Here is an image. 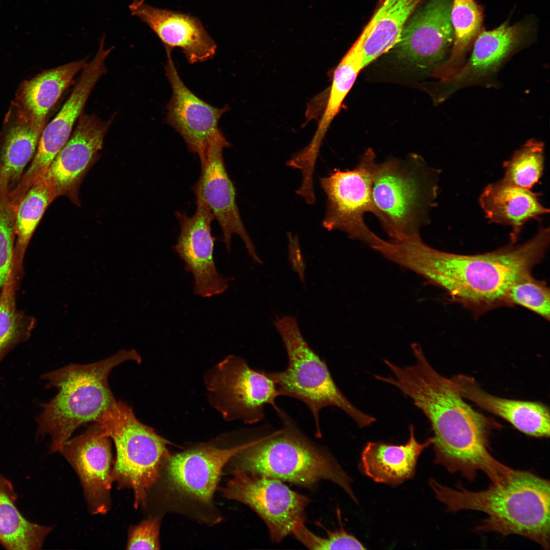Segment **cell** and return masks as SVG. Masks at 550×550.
I'll return each instance as SVG.
<instances>
[{
    "label": "cell",
    "instance_id": "cell-1",
    "mask_svg": "<svg viewBox=\"0 0 550 550\" xmlns=\"http://www.w3.org/2000/svg\"><path fill=\"white\" fill-rule=\"evenodd\" d=\"M411 347L414 364L401 367L384 359L393 376L375 375V378L399 389L428 418L434 433L436 464L470 481L481 471L491 483H499L511 468L490 452L488 420L464 401L451 378L431 366L418 343Z\"/></svg>",
    "mask_w": 550,
    "mask_h": 550
},
{
    "label": "cell",
    "instance_id": "cell-2",
    "mask_svg": "<svg viewBox=\"0 0 550 550\" xmlns=\"http://www.w3.org/2000/svg\"><path fill=\"white\" fill-rule=\"evenodd\" d=\"M549 244V229L541 227L534 237L521 244L511 243L492 252L466 255L433 248L419 235L398 244L395 261L444 290L452 301L478 317L498 307L509 306L510 287L531 273L543 258Z\"/></svg>",
    "mask_w": 550,
    "mask_h": 550
},
{
    "label": "cell",
    "instance_id": "cell-3",
    "mask_svg": "<svg viewBox=\"0 0 550 550\" xmlns=\"http://www.w3.org/2000/svg\"><path fill=\"white\" fill-rule=\"evenodd\" d=\"M429 483L448 511L471 510L486 515L476 527L477 532L518 535L549 549L548 480L529 471L512 469L502 482L479 491L469 490L460 484L452 488L433 479Z\"/></svg>",
    "mask_w": 550,
    "mask_h": 550
},
{
    "label": "cell",
    "instance_id": "cell-4",
    "mask_svg": "<svg viewBox=\"0 0 550 550\" xmlns=\"http://www.w3.org/2000/svg\"><path fill=\"white\" fill-rule=\"evenodd\" d=\"M128 361L140 362L135 350H122L90 364H71L41 376L46 387L58 390L52 399L41 404L36 418L38 435L50 437V452H60L76 429L89 422L98 423L114 407L117 401L108 376L113 368Z\"/></svg>",
    "mask_w": 550,
    "mask_h": 550
},
{
    "label": "cell",
    "instance_id": "cell-5",
    "mask_svg": "<svg viewBox=\"0 0 550 550\" xmlns=\"http://www.w3.org/2000/svg\"><path fill=\"white\" fill-rule=\"evenodd\" d=\"M277 413L281 428L249 442L230 460L233 468L307 488L330 481L358 503L352 480L335 458L306 436L285 411Z\"/></svg>",
    "mask_w": 550,
    "mask_h": 550
},
{
    "label": "cell",
    "instance_id": "cell-6",
    "mask_svg": "<svg viewBox=\"0 0 550 550\" xmlns=\"http://www.w3.org/2000/svg\"><path fill=\"white\" fill-rule=\"evenodd\" d=\"M439 171L417 155L377 162L372 185V211L390 240L420 234L438 194Z\"/></svg>",
    "mask_w": 550,
    "mask_h": 550
},
{
    "label": "cell",
    "instance_id": "cell-7",
    "mask_svg": "<svg viewBox=\"0 0 550 550\" xmlns=\"http://www.w3.org/2000/svg\"><path fill=\"white\" fill-rule=\"evenodd\" d=\"M274 325L286 348L288 365L284 370L268 373L280 396L296 399L308 407L314 420L317 437L321 436L320 413L329 406L345 412L360 428L375 421L374 417L358 409L342 393L325 362L305 339L295 317H278Z\"/></svg>",
    "mask_w": 550,
    "mask_h": 550
},
{
    "label": "cell",
    "instance_id": "cell-8",
    "mask_svg": "<svg viewBox=\"0 0 550 550\" xmlns=\"http://www.w3.org/2000/svg\"><path fill=\"white\" fill-rule=\"evenodd\" d=\"M99 423L116 448L114 482L119 489H131L134 507L146 508L148 493L157 483L164 459L170 454L168 441L140 422L127 403L117 401Z\"/></svg>",
    "mask_w": 550,
    "mask_h": 550
},
{
    "label": "cell",
    "instance_id": "cell-9",
    "mask_svg": "<svg viewBox=\"0 0 550 550\" xmlns=\"http://www.w3.org/2000/svg\"><path fill=\"white\" fill-rule=\"evenodd\" d=\"M248 444L221 448L203 444L170 454L163 462L159 478L163 480L165 499L178 511H213V495L223 469Z\"/></svg>",
    "mask_w": 550,
    "mask_h": 550
},
{
    "label": "cell",
    "instance_id": "cell-10",
    "mask_svg": "<svg viewBox=\"0 0 550 550\" xmlns=\"http://www.w3.org/2000/svg\"><path fill=\"white\" fill-rule=\"evenodd\" d=\"M208 400L225 420L255 424L264 418L270 405L278 412L280 396L268 372L252 369L238 356L229 355L204 375Z\"/></svg>",
    "mask_w": 550,
    "mask_h": 550
},
{
    "label": "cell",
    "instance_id": "cell-11",
    "mask_svg": "<svg viewBox=\"0 0 550 550\" xmlns=\"http://www.w3.org/2000/svg\"><path fill=\"white\" fill-rule=\"evenodd\" d=\"M377 163L374 153L369 149L352 170L335 169L320 179L326 195L323 227L343 231L375 250L384 240L368 227L364 216L372 211V185Z\"/></svg>",
    "mask_w": 550,
    "mask_h": 550
},
{
    "label": "cell",
    "instance_id": "cell-12",
    "mask_svg": "<svg viewBox=\"0 0 550 550\" xmlns=\"http://www.w3.org/2000/svg\"><path fill=\"white\" fill-rule=\"evenodd\" d=\"M232 477L221 490L228 499L253 510L266 524L270 540L279 542L296 524L305 521L310 499L278 479L233 468Z\"/></svg>",
    "mask_w": 550,
    "mask_h": 550
},
{
    "label": "cell",
    "instance_id": "cell-13",
    "mask_svg": "<svg viewBox=\"0 0 550 550\" xmlns=\"http://www.w3.org/2000/svg\"><path fill=\"white\" fill-rule=\"evenodd\" d=\"M104 39L103 36L97 53L82 70L69 97L56 117L42 130L31 163L19 182L21 190L27 191L46 172L71 136L73 126L81 116L95 85L105 73V60L114 47L105 49Z\"/></svg>",
    "mask_w": 550,
    "mask_h": 550
},
{
    "label": "cell",
    "instance_id": "cell-14",
    "mask_svg": "<svg viewBox=\"0 0 550 550\" xmlns=\"http://www.w3.org/2000/svg\"><path fill=\"white\" fill-rule=\"evenodd\" d=\"M230 146L219 130L201 162L200 178L193 189L197 200L204 202L218 222L227 250H230L232 235L236 234L243 240L252 259L262 264L242 223L236 202L235 188L226 169L223 149Z\"/></svg>",
    "mask_w": 550,
    "mask_h": 550
},
{
    "label": "cell",
    "instance_id": "cell-15",
    "mask_svg": "<svg viewBox=\"0 0 550 550\" xmlns=\"http://www.w3.org/2000/svg\"><path fill=\"white\" fill-rule=\"evenodd\" d=\"M452 0H428L408 19L394 47L399 59L421 69L441 65L449 55Z\"/></svg>",
    "mask_w": 550,
    "mask_h": 550
},
{
    "label": "cell",
    "instance_id": "cell-16",
    "mask_svg": "<svg viewBox=\"0 0 550 550\" xmlns=\"http://www.w3.org/2000/svg\"><path fill=\"white\" fill-rule=\"evenodd\" d=\"M61 453L76 473L92 514H104L111 508L113 479L111 438L97 423L81 434L68 439Z\"/></svg>",
    "mask_w": 550,
    "mask_h": 550
},
{
    "label": "cell",
    "instance_id": "cell-17",
    "mask_svg": "<svg viewBox=\"0 0 550 550\" xmlns=\"http://www.w3.org/2000/svg\"><path fill=\"white\" fill-rule=\"evenodd\" d=\"M114 119L102 121L96 115H81L67 143L42 176L57 198L64 196L79 204L80 185L98 159L104 136Z\"/></svg>",
    "mask_w": 550,
    "mask_h": 550
},
{
    "label": "cell",
    "instance_id": "cell-18",
    "mask_svg": "<svg viewBox=\"0 0 550 550\" xmlns=\"http://www.w3.org/2000/svg\"><path fill=\"white\" fill-rule=\"evenodd\" d=\"M196 204L191 217L175 213L181 231L174 249L185 262V270L194 276L196 295L208 297L224 293L228 285L217 271L213 259L215 238L211 223L214 217L204 202L197 200Z\"/></svg>",
    "mask_w": 550,
    "mask_h": 550
},
{
    "label": "cell",
    "instance_id": "cell-19",
    "mask_svg": "<svg viewBox=\"0 0 550 550\" xmlns=\"http://www.w3.org/2000/svg\"><path fill=\"white\" fill-rule=\"evenodd\" d=\"M166 53V74L172 90L166 121L181 135L189 151L196 153L201 162L219 130V120L229 107H216L193 93L179 75L171 51H167Z\"/></svg>",
    "mask_w": 550,
    "mask_h": 550
},
{
    "label": "cell",
    "instance_id": "cell-20",
    "mask_svg": "<svg viewBox=\"0 0 550 550\" xmlns=\"http://www.w3.org/2000/svg\"><path fill=\"white\" fill-rule=\"evenodd\" d=\"M529 29L521 22L511 25L505 22L493 30H482L473 44L469 59L455 74L444 81L448 96L492 79L507 59L526 41Z\"/></svg>",
    "mask_w": 550,
    "mask_h": 550
},
{
    "label": "cell",
    "instance_id": "cell-21",
    "mask_svg": "<svg viewBox=\"0 0 550 550\" xmlns=\"http://www.w3.org/2000/svg\"><path fill=\"white\" fill-rule=\"evenodd\" d=\"M129 9L156 34L166 50L179 48L191 64L211 59L215 54L216 45L197 18L156 8L144 0H134Z\"/></svg>",
    "mask_w": 550,
    "mask_h": 550
},
{
    "label": "cell",
    "instance_id": "cell-22",
    "mask_svg": "<svg viewBox=\"0 0 550 550\" xmlns=\"http://www.w3.org/2000/svg\"><path fill=\"white\" fill-rule=\"evenodd\" d=\"M451 379L463 398L501 417L519 431L533 437H549V410L543 404L494 396L465 375H457Z\"/></svg>",
    "mask_w": 550,
    "mask_h": 550
},
{
    "label": "cell",
    "instance_id": "cell-23",
    "mask_svg": "<svg viewBox=\"0 0 550 550\" xmlns=\"http://www.w3.org/2000/svg\"><path fill=\"white\" fill-rule=\"evenodd\" d=\"M432 443V437L419 443L410 425L409 437L404 445L368 442L361 454L359 469L375 482L399 485L414 477L419 457Z\"/></svg>",
    "mask_w": 550,
    "mask_h": 550
},
{
    "label": "cell",
    "instance_id": "cell-24",
    "mask_svg": "<svg viewBox=\"0 0 550 550\" xmlns=\"http://www.w3.org/2000/svg\"><path fill=\"white\" fill-rule=\"evenodd\" d=\"M538 196L530 189L500 180L488 184L479 201L490 223L511 227V242L515 243L526 223L549 213V209L540 202Z\"/></svg>",
    "mask_w": 550,
    "mask_h": 550
},
{
    "label": "cell",
    "instance_id": "cell-25",
    "mask_svg": "<svg viewBox=\"0 0 550 550\" xmlns=\"http://www.w3.org/2000/svg\"><path fill=\"white\" fill-rule=\"evenodd\" d=\"M424 0H381L355 43L363 67L394 48L408 19Z\"/></svg>",
    "mask_w": 550,
    "mask_h": 550
},
{
    "label": "cell",
    "instance_id": "cell-26",
    "mask_svg": "<svg viewBox=\"0 0 550 550\" xmlns=\"http://www.w3.org/2000/svg\"><path fill=\"white\" fill-rule=\"evenodd\" d=\"M17 499L12 483L0 474V544L10 550L39 549L53 528L26 519L16 506Z\"/></svg>",
    "mask_w": 550,
    "mask_h": 550
},
{
    "label": "cell",
    "instance_id": "cell-27",
    "mask_svg": "<svg viewBox=\"0 0 550 550\" xmlns=\"http://www.w3.org/2000/svg\"><path fill=\"white\" fill-rule=\"evenodd\" d=\"M87 63V58L71 62L44 71L27 82L22 89L21 99L29 119L44 126L50 109Z\"/></svg>",
    "mask_w": 550,
    "mask_h": 550
},
{
    "label": "cell",
    "instance_id": "cell-28",
    "mask_svg": "<svg viewBox=\"0 0 550 550\" xmlns=\"http://www.w3.org/2000/svg\"><path fill=\"white\" fill-rule=\"evenodd\" d=\"M43 128L29 119L9 129L0 156V190L11 194L17 186L35 154Z\"/></svg>",
    "mask_w": 550,
    "mask_h": 550
},
{
    "label": "cell",
    "instance_id": "cell-29",
    "mask_svg": "<svg viewBox=\"0 0 550 550\" xmlns=\"http://www.w3.org/2000/svg\"><path fill=\"white\" fill-rule=\"evenodd\" d=\"M451 18L452 46L447 60L436 68V75L444 81L455 74L464 63L469 50L482 31V9L475 0H452Z\"/></svg>",
    "mask_w": 550,
    "mask_h": 550
},
{
    "label": "cell",
    "instance_id": "cell-30",
    "mask_svg": "<svg viewBox=\"0 0 550 550\" xmlns=\"http://www.w3.org/2000/svg\"><path fill=\"white\" fill-rule=\"evenodd\" d=\"M360 48L354 43L342 59L334 72L329 97L325 109L306 152L312 156L319 154L320 148L333 120L351 89L360 71L364 68Z\"/></svg>",
    "mask_w": 550,
    "mask_h": 550
},
{
    "label": "cell",
    "instance_id": "cell-31",
    "mask_svg": "<svg viewBox=\"0 0 550 550\" xmlns=\"http://www.w3.org/2000/svg\"><path fill=\"white\" fill-rule=\"evenodd\" d=\"M56 198L50 186L41 178L29 188L17 206L14 267L20 274L31 238L48 206Z\"/></svg>",
    "mask_w": 550,
    "mask_h": 550
},
{
    "label": "cell",
    "instance_id": "cell-32",
    "mask_svg": "<svg viewBox=\"0 0 550 550\" xmlns=\"http://www.w3.org/2000/svg\"><path fill=\"white\" fill-rule=\"evenodd\" d=\"M20 277L13 268L0 291V362L16 346L29 339L36 325L34 317L17 307Z\"/></svg>",
    "mask_w": 550,
    "mask_h": 550
},
{
    "label": "cell",
    "instance_id": "cell-33",
    "mask_svg": "<svg viewBox=\"0 0 550 550\" xmlns=\"http://www.w3.org/2000/svg\"><path fill=\"white\" fill-rule=\"evenodd\" d=\"M544 143L531 139L504 162V177L511 185L530 189L541 177L544 169Z\"/></svg>",
    "mask_w": 550,
    "mask_h": 550
},
{
    "label": "cell",
    "instance_id": "cell-34",
    "mask_svg": "<svg viewBox=\"0 0 550 550\" xmlns=\"http://www.w3.org/2000/svg\"><path fill=\"white\" fill-rule=\"evenodd\" d=\"M509 306L523 307L549 320L550 292L546 282L535 279L531 273L515 281L507 295Z\"/></svg>",
    "mask_w": 550,
    "mask_h": 550
},
{
    "label": "cell",
    "instance_id": "cell-35",
    "mask_svg": "<svg viewBox=\"0 0 550 550\" xmlns=\"http://www.w3.org/2000/svg\"><path fill=\"white\" fill-rule=\"evenodd\" d=\"M16 211L10 194L0 191V291L14 266Z\"/></svg>",
    "mask_w": 550,
    "mask_h": 550
},
{
    "label": "cell",
    "instance_id": "cell-36",
    "mask_svg": "<svg viewBox=\"0 0 550 550\" xmlns=\"http://www.w3.org/2000/svg\"><path fill=\"white\" fill-rule=\"evenodd\" d=\"M304 521L295 525L291 534L303 545L311 549H365L364 545L341 526L339 530H326L327 536L322 537L312 532Z\"/></svg>",
    "mask_w": 550,
    "mask_h": 550
},
{
    "label": "cell",
    "instance_id": "cell-37",
    "mask_svg": "<svg viewBox=\"0 0 550 550\" xmlns=\"http://www.w3.org/2000/svg\"><path fill=\"white\" fill-rule=\"evenodd\" d=\"M162 517L150 516L128 529L127 549H159V532Z\"/></svg>",
    "mask_w": 550,
    "mask_h": 550
},
{
    "label": "cell",
    "instance_id": "cell-38",
    "mask_svg": "<svg viewBox=\"0 0 550 550\" xmlns=\"http://www.w3.org/2000/svg\"><path fill=\"white\" fill-rule=\"evenodd\" d=\"M288 256L292 269L298 274L300 281L305 283L306 264L304 259L299 240L296 236L288 233Z\"/></svg>",
    "mask_w": 550,
    "mask_h": 550
}]
</instances>
